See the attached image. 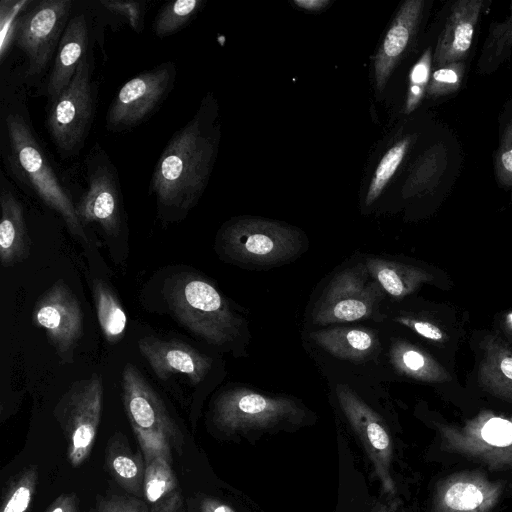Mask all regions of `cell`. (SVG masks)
<instances>
[{
	"instance_id": "6da1fadb",
	"label": "cell",
	"mask_w": 512,
	"mask_h": 512,
	"mask_svg": "<svg viewBox=\"0 0 512 512\" xmlns=\"http://www.w3.org/2000/svg\"><path fill=\"white\" fill-rule=\"evenodd\" d=\"M216 150L207 97L194 117L173 134L155 165L150 192L159 210L181 215L195 206L207 185Z\"/></svg>"
},
{
	"instance_id": "7a4b0ae2",
	"label": "cell",
	"mask_w": 512,
	"mask_h": 512,
	"mask_svg": "<svg viewBox=\"0 0 512 512\" xmlns=\"http://www.w3.org/2000/svg\"><path fill=\"white\" fill-rule=\"evenodd\" d=\"M166 298L177 321L205 342L226 350L236 349L237 344L244 348L249 342L245 318L206 278L178 276L170 282Z\"/></svg>"
},
{
	"instance_id": "3957f363",
	"label": "cell",
	"mask_w": 512,
	"mask_h": 512,
	"mask_svg": "<svg viewBox=\"0 0 512 512\" xmlns=\"http://www.w3.org/2000/svg\"><path fill=\"white\" fill-rule=\"evenodd\" d=\"M4 128L8 141L9 164L14 175L47 207L62 217L74 238L89 244L75 204L58 180L28 119L22 113L10 111L4 118Z\"/></svg>"
},
{
	"instance_id": "277c9868",
	"label": "cell",
	"mask_w": 512,
	"mask_h": 512,
	"mask_svg": "<svg viewBox=\"0 0 512 512\" xmlns=\"http://www.w3.org/2000/svg\"><path fill=\"white\" fill-rule=\"evenodd\" d=\"M217 247L229 262L249 269L279 267L297 259L307 248L303 232L286 223L240 217L219 231Z\"/></svg>"
},
{
	"instance_id": "5b68a950",
	"label": "cell",
	"mask_w": 512,
	"mask_h": 512,
	"mask_svg": "<svg viewBox=\"0 0 512 512\" xmlns=\"http://www.w3.org/2000/svg\"><path fill=\"white\" fill-rule=\"evenodd\" d=\"M387 295L371 277L363 256L349 261L326 282L310 307L308 329L361 321L384 323Z\"/></svg>"
},
{
	"instance_id": "8992f818",
	"label": "cell",
	"mask_w": 512,
	"mask_h": 512,
	"mask_svg": "<svg viewBox=\"0 0 512 512\" xmlns=\"http://www.w3.org/2000/svg\"><path fill=\"white\" fill-rule=\"evenodd\" d=\"M306 417L307 409L294 397L240 385L224 389L213 404V422L226 433L300 425Z\"/></svg>"
},
{
	"instance_id": "52a82bcc",
	"label": "cell",
	"mask_w": 512,
	"mask_h": 512,
	"mask_svg": "<svg viewBox=\"0 0 512 512\" xmlns=\"http://www.w3.org/2000/svg\"><path fill=\"white\" fill-rule=\"evenodd\" d=\"M122 396L144 461L157 454L171 458L172 448L182 447V434L160 396L132 363L122 372Z\"/></svg>"
},
{
	"instance_id": "ba28073f",
	"label": "cell",
	"mask_w": 512,
	"mask_h": 512,
	"mask_svg": "<svg viewBox=\"0 0 512 512\" xmlns=\"http://www.w3.org/2000/svg\"><path fill=\"white\" fill-rule=\"evenodd\" d=\"M442 447L491 470L512 469V416L479 413L462 425H439Z\"/></svg>"
},
{
	"instance_id": "9c48e42d",
	"label": "cell",
	"mask_w": 512,
	"mask_h": 512,
	"mask_svg": "<svg viewBox=\"0 0 512 512\" xmlns=\"http://www.w3.org/2000/svg\"><path fill=\"white\" fill-rule=\"evenodd\" d=\"M92 65L88 53L68 86L52 101L46 127L63 157L75 155L84 145L94 111Z\"/></svg>"
},
{
	"instance_id": "30bf717a",
	"label": "cell",
	"mask_w": 512,
	"mask_h": 512,
	"mask_svg": "<svg viewBox=\"0 0 512 512\" xmlns=\"http://www.w3.org/2000/svg\"><path fill=\"white\" fill-rule=\"evenodd\" d=\"M103 398V380L93 373L73 383L55 406L54 415L67 439V455L73 467L80 466L93 448Z\"/></svg>"
},
{
	"instance_id": "8fae6325",
	"label": "cell",
	"mask_w": 512,
	"mask_h": 512,
	"mask_svg": "<svg viewBox=\"0 0 512 512\" xmlns=\"http://www.w3.org/2000/svg\"><path fill=\"white\" fill-rule=\"evenodd\" d=\"M332 392L341 412L363 444L383 492L395 498L396 486L391 475L393 444L382 417L351 385L336 381Z\"/></svg>"
},
{
	"instance_id": "7c38bea8",
	"label": "cell",
	"mask_w": 512,
	"mask_h": 512,
	"mask_svg": "<svg viewBox=\"0 0 512 512\" xmlns=\"http://www.w3.org/2000/svg\"><path fill=\"white\" fill-rule=\"evenodd\" d=\"M71 0H45L21 15L15 44L27 57V75L41 74L57 50L69 22Z\"/></svg>"
},
{
	"instance_id": "4fadbf2b",
	"label": "cell",
	"mask_w": 512,
	"mask_h": 512,
	"mask_svg": "<svg viewBox=\"0 0 512 512\" xmlns=\"http://www.w3.org/2000/svg\"><path fill=\"white\" fill-rule=\"evenodd\" d=\"M176 76L175 65L163 63L128 80L112 101L106 127L119 132L145 121L173 87Z\"/></svg>"
},
{
	"instance_id": "5bb4252c",
	"label": "cell",
	"mask_w": 512,
	"mask_h": 512,
	"mask_svg": "<svg viewBox=\"0 0 512 512\" xmlns=\"http://www.w3.org/2000/svg\"><path fill=\"white\" fill-rule=\"evenodd\" d=\"M87 167V190L75 204L83 225L98 224L106 235L117 236L122 224V198L117 172L105 151L93 148Z\"/></svg>"
},
{
	"instance_id": "9a60e30c",
	"label": "cell",
	"mask_w": 512,
	"mask_h": 512,
	"mask_svg": "<svg viewBox=\"0 0 512 512\" xmlns=\"http://www.w3.org/2000/svg\"><path fill=\"white\" fill-rule=\"evenodd\" d=\"M33 321L42 328L58 356L72 363L74 350L83 335V312L75 294L59 280L37 300Z\"/></svg>"
},
{
	"instance_id": "2e32d148",
	"label": "cell",
	"mask_w": 512,
	"mask_h": 512,
	"mask_svg": "<svg viewBox=\"0 0 512 512\" xmlns=\"http://www.w3.org/2000/svg\"><path fill=\"white\" fill-rule=\"evenodd\" d=\"M306 341L332 359L353 365L378 362L384 354L380 332L363 325H333L306 331Z\"/></svg>"
},
{
	"instance_id": "e0dca14e",
	"label": "cell",
	"mask_w": 512,
	"mask_h": 512,
	"mask_svg": "<svg viewBox=\"0 0 512 512\" xmlns=\"http://www.w3.org/2000/svg\"><path fill=\"white\" fill-rule=\"evenodd\" d=\"M138 347L155 375L161 380H167L174 374H183L192 385H198L213 366V358L181 341L150 336L141 338Z\"/></svg>"
},
{
	"instance_id": "ac0fdd59",
	"label": "cell",
	"mask_w": 512,
	"mask_h": 512,
	"mask_svg": "<svg viewBox=\"0 0 512 512\" xmlns=\"http://www.w3.org/2000/svg\"><path fill=\"white\" fill-rule=\"evenodd\" d=\"M501 493L502 486L481 473H456L438 484L433 512H490Z\"/></svg>"
},
{
	"instance_id": "d6986e66",
	"label": "cell",
	"mask_w": 512,
	"mask_h": 512,
	"mask_svg": "<svg viewBox=\"0 0 512 512\" xmlns=\"http://www.w3.org/2000/svg\"><path fill=\"white\" fill-rule=\"evenodd\" d=\"M424 1H405L387 30L374 58L376 88L382 91L410 43L423 11Z\"/></svg>"
},
{
	"instance_id": "ffe728a7",
	"label": "cell",
	"mask_w": 512,
	"mask_h": 512,
	"mask_svg": "<svg viewBox=\"0 0 512 512\" xmlns=\"http://www.w3.org/2000/svg\"><path fill=\"white\" fill-rule=\"evenodd\" d=\"M89 26L84 14L70 18L56 50L45 92L53 101L68 86L87 54Z\"/></svg>"
},
{
	"instance_id": "44dd1931",
	"label": "cell",
	"mask_w": 512,
	"mask_h": 512,
	"mask_svg": "<svg viewBox=\"0 0 512 512\" xmlns=\"http://www.w3.org/2000/svg\"><path fill=\"white\" fill-rule=\"evenodd\" d=\"M483 3L482 0H461L453 4L435 49L437 65L459 62L466 57Z\"/></svg>"
},
{
	"instance_id": "7402d4cb",
	"label": "cell",
	"mask_w": 512,
	"mask_h": 512,
	"mask_svg": "<svg viewBox=\"0 0 512 512\" xmlns=\"http://www.w3.org/2000/svg\"><path fill=\"white\" fill-rule=\"evenodd\" d=\"M363 259L371 277L393 300H402L433 279L432 274L422 267L388 257L365 254Z\"/></svg>"
},
{
	"instance_id": "603a6c76",
	"label": "cell",
	"mask_w": 512,
	"mask_h": 512,
	"mask_svg": "<svg viewBox=\"0 0 512 512\" xmlns=\"http://www.w3.org/2000/svg\"><path fill=\"white\" fill-rule=\"evenodd\" d=\"M0 205V261L2 266L11 267L27 259L31 242L24 208L16 196L10 190L2 189Z\"/></svg>"
},
{
	"instance_id": "cb8c5ba5",
	"label": "cell",
	"mask_w": 512,
	"mask_h": 512,
	"mask_svg": "<svg viewBox=\"0 0 512 512\" xmlns=\"http://www.w3.org/2000/svg\"><path fill=\"white\" fill-rule=\"evenodd\" d=\"M393 371L403 377L426 383L451 380L450 374L430 354L402 338H391L386 353Z\"/></svg>"
},
{
	"instance_id": "d4e9b609",
	"label": "cell",
	"mask_w": 512,
	"mask_h": 512,
	"mask_svg": "<svg viewBox=\"0 0 512 512\" xmlns=\"http://www.w3.org/2000/svg\"><path fill=\"white\" fill-rule=\"evenodd\" d=\"M145 462L143 496L152 512H179L181 496L171 458L157 454Z\"/></svg>"
},
{
	"instance_id": "484cf974",
	"label": "cell",
	"mask_w": 512,
	"mask_h": 512,
	"mask_svg": "<svg viewBox=\"0 0 512 512\" xmlns=\"http://www.w3.org/2000/svg\"><path fill=\"white\" fill-rule=\"evenodd\" d=\"M478 380L486 391L512 401V352L498 337L487 336L483 341Z\"/></svg>"
},
{
	"instance_id": "4316f807",
	"label": "cell",
	"mask_w": 512,
	"mask_h": 512,
	"mask_svg": "<svg viewBox=\"0 0 512 512\" xmlns=\"http://www.w3.org/2000/svg\"><path fill=\"white\" fill-rule=\"evenodd\" d=\"M107 465L113 478L128 492L143 495L145 462L133 454L120 439L111 442L107 451Z\"/></svg>"
},
{
	"instance_id": "83f0119b",
	"label": "cell",
	"mask_w": 512,
	"mask_h": 512,
	"mask_svg": "<svg viewBox=\"0 0 512 512\" xmlns=\"http://www.w3.org/2000/svg\"><path fill=\"white\" fill-rule=\"evenodd\" d=\"M92 294L103 335L109 343H117L122 339L127 326V315L119 299L100 279L93 280Z\"/></svg>"
},
{
	"instance_id": "f1b7e54d",
	"label": "cell",
	"mask_w": 512,
	"mask_h": 512,
	"mask_svg": "<svg viewBox=\"0 0 512 512\" xmlns=\"http://www.w3.org/2000/svg\"><path fill=\"white\" fill-rule=\"evenodd\" d=\"M447 150L442 144L430 147L415 163L403 187L405 197L434 188L447 167Z\"/></svg>"
},
{
	"instance_id": "f546056e",
	"label": "cell",
	"mask_w": 512,
	"mask_h": 512,
	"mask_svg": "<svg viewBox=\"0 0 512 512\" xmlns=\"http://www.w3.org/2000/svg\"><path fill=\"white\" fill-rule=\"evenodd\" d=\"M202 4V0H176L165 3L155 18V34L163 38L178 32L192 20Z\"/></svg>"
},
{
	"instance_id": "4dcf8cb0",
	"label": "cell",
	"mask_w": 512,
	"mask_h": 512,
	"mask_svg": "<svg viewBox=\"0 0 512 512\" xmlns=\"http://www.w3.org/2000/svg\"><path fill=\"white\" fill-rule=\"evenodd\" d=\"M410 143V137L402 138L383 155L370 181L365 198L366 206L373 204L380 196L383 189L402 163Z\"/></svg>"
},
{
	"instance_id": "1f68e13d",
	"label": "cell",
	"mask_w": 512,
	"mask_h": 512,
	"mask_svg": "<svg viewBox=\"0 0 512 512\" xmlns=\"http://www.w3.org/2000/svg\"><path fill=\"white\" fill-rule=\"evenodd\" d=\"M38 472L36 467L22 471L9 485L1 512H28L34 497Z\"/></svg>"
},
{
	"instance_id": "d6a6232c",
	"label": "cell",
	"mask_w": 512,
	"mask_h": 512,
	"mask_svg": "<svg viewBox=\"0 0 512 512\" xmlns=\"http://www.w3.org/2000/svg\"><path fill=\"white\" fill-rule=\"evenodd\" d=\"M431 50L427 49L414 64L409 74V86L405 102V113H411L422 100L431 77Z\"/></svg>"
},
{
	"instance_id": "836d02e7",
	"label": "cell",
	"mask_w": 512,
	"mask_h": 512,
	"mask_svg": "<svg viewBox=\"0 0 512 512\" xmlns=\"http://www.w3.org/2000/svg\"><path fill=\"white\" fill-rule=\"evenodd\" d=\"M464 69V64L461 62L440 66L430 77L427 87L428 95L438 97L458 90L462 83Z\"/></svg>"
},
{
	"instance_id": "e575fe53",
	"label": "cell",
	"mask_w": 512,
	"mask_h": 512,
	"mask_svg": "<svg viewBox=\"0 0 512 512\" xmlns=\"http://www.w3.org/2000/svg\"><path fill=\"white\" fill-rule=\"evenodd\" d=\"M29 1H2L1 2V59L3 60L11 47L15 43L16 33L21 15L20 11L29 4Z\"/></svg>"
},
{
	"instance_id": "d590c367",
	"label": "cell",
	"mask_w": 512,
	"mask_h": 512,
	"mask_svg": "<svg viewBox=\"0 0 512 512\" xmlns=\"http://www.w3.org/2000/svg\"><path fill=\"white\" fill-rule=\"evenodd\" d=\"M386 319L404 326L421 337L433 342H443L446 339L444 331L435 323L413 317L405 313H385Z\"/></svg>"
},
{
	"instance_id": "8d00e7d4",
	"label": "cell",
	"mask_w": 512,
	"mask_h": 512,
	"mask_svg": "<svg viewBox=\"0 0 512 512\" xmlns=\"http://www.w3.org/2000/svg\"><path fill=\"white\" fill-rule=\"evenodd\" d=\"M495 170L499 182L512 188V117L501 138L496 155Z\"/></svg>"
},
{
	"instance_id": "74e56055",
	"label": "cell",
	"mask_w": 512,
	"mask_h": 512,
	"mask_svg": "<svg viewBox=\"0 0 512 512\" xmlns=\"http://www.w3.org/2000/svg\"><path fill=\"white\" fill-rule=\"evenodd\" d=\"M512 46V5L511 15L506 21L500 24H495L491 31L490 37L484 47V55L488 53L490 60H498L501 58L506 50Z\"/></svg>"
},
{
	"instance_id": "f35d334b",
	"label": "cell",
	"mask_w": 512,
	"mask_h": 512,
	"mask_svg": "<svg viewBox=\"0 0 512 512\" xmlns=\"http://www.w3.org/2000/svg\"><path fill=\"white\" fill-rule=\"evenodd\" d=\"M100 3L109 11L125 17L131 28L140 33L143 28V7L140 2L123 0H102Z\"/></svg>"
},
{
	"instance_id": "ab89813d",
	"label": "cell",
	"mask_w": 512,
	"mask_h": 512,
	"mask_svg": "<svg viewBox=\"0 0 512 512\" xmlns=\"http://www.w3.org/2000/svg\"><path fill=\"white\" fill-rule=\"evenodd\" d=\"M97 512H152L146 504L126 497H112L102 501Z\"/></svg>"
},
{
	"instance_id": "60d3db41",
	"label": "cell",
	"mask_w": 512,
	"mask_h": 512,
	"mask_svg": "<svg viewBox=\"0 0 512 512\" xmlns=\"http://www.w3.org/2000/svg\"><path fill=\"white\" fill-rule=\"evenodd\" d=\"M46 512H78L75 495H60L52 502Z\"/></svg>"
},
{
	"instance_id": "b9f144b4",
	"label": "cell",
	"mask_w": 512,
	"mask_h": 512,
	"mask_svg": "<svg viewBox=\"0 0 512 512\" xmlns=\"http://www.w3.org/2000/svg\"><path fill=\"white\" fill-rule=\"evenodd\" d=\"M200 512H236L228 504L212 498H205L200 504Z\"/></svg>"
},
{
	"instance_id": "7bdbcfd3",
	"label": "cell",
	"mask_w": 512,
	"mask_h": 512,
	"mask_svg": "<svg viewBox=\"0 0 512 512\" xmlns=\"http://www.w3.org/2000/svg\"><path fill=\"white\" fill-rule=\"evenodd\" d=\"M293 2L301 9L311 12L320 11L330 3L329 0H294Z\"/></svg>"
},
{
	"instance_id": "ee69618b",
	"label": "cell",
	"mask_w": 512,
	"mask_h": 512,
	"mask_svg": "<svg viewBox=\"0 0 512 512\" xmlns=\"http://www.w3.org/2000/svg\"><path fill=\"white\" fill-rule=\"evenodd\" d=\"M505 324L507 328L512 331V311L509 312L505 317Z\"/></svg>"
},
{
	"instance_id": "f6af8a7d",
	"label": "cell",
	"mask_w": 512,
	"mask_h": 512,
	"mask_svg": "<svg viewBox=\"0 0 512 512\" xmlns=\"http://www.w3.org/2000/svg\"><path fill=\"white\" fill-rule=\"evenodd\" d=\"M377 512H391V511H390L388 508H386V507L382 506V507H380V508L378 509V511H377Z\"/></svg>"
}]
</instances>
